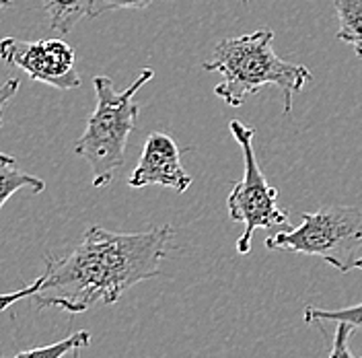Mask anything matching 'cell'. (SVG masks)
Instances as JSON below:
<instances>
[{"label":"cell","mask_w":362,"mask_h":358,"mask_svg":"<svg viewBox=\"0 0 362 358\" xmlns=\"http://www.w3.org/2000/svg\"><path fill=\"white\" fill-rule=\"evenodd\" d=\"M153 68H142L138 79L124 91L115 89L113 81L107 76L93 79L97 105L85 132L74 144V153L90 165L95 187H105L113 179V173L124 165L128 136L132 134L140 115V105L134 101V95L148 81H153Z\"/></svg>","instance_id":"3957f363"},{"label":"cell","mask_w":362,"mask_h":358,"mask_svg":"<svg viewBox=\"0 0 362 358\" xmlns=\"http://www.w3.org/2000/svg\"><path fill=\"white\" fill-rule=\"evenodd\" d=\"M243 2H249V0H243Z\"/></svg>","instance_id":"e0dca14e"},{"label":"cell","mask_w":362,"mask_h":358,"mask_svg":"<svg viewBox=\"0 0 362 358\" xmlns=\"http://www.w3.org/2000/svg\"><path fill=\"white\" fill-rule=\"evenodd\" d=\"M130 187L165 185L183 194L192 185V175L181 165V151L169 134L153 132L146 138L140 161L128 179Z\"/></svg>","instance_id":"52a82bcc"},{"label":"cell","mask_w":362,"mask_h":358,"mask_svg":"<svg viewBox=\"0 0 362 358\" xmlns=\"http://www.w3.org/2000/svg\"><path fill=\"white\" fill-rule=\"evenodd\" d=\"M274 33L257 29L241 37H226L218 42L212 58L202 68L206 72H218L223 83L214 87L216 97L226 105L239 108L251 95L266 85H276L284 99V113L293 112L294 95L313 81L307 67L284 62L272 47Z\"/></svg>","instance_id":"7a4b0ae2"},{"label":"cell","mask_w":362,"mask_h":358,"mask_svg":"<svg viewBox=\"0 0 362 358\" xmlns=\"http://www.w3.org/2000/svg\"><path fill=\"white\" fill-rule=\"evenodd\" d=\"M90 334L87 330L74 332L60 342L47 344V346H40V348H31V350H23L13 358H64L68 354H78L81 350L89 348Z\"/></svg>","instance_id":"8fae6325"},{"label":"cell","mask_w":362,"mask_h":358,"mask_svg":"<svg viewBox=\"0 0 362 358\" xmlns=\"http://www.w3.org/2000/svg\"><path fill=\"white\" fill-rule=\"evenodd\" d=\"M339 19L338 40L352 45L362 58V0H334Z\"/></svg>","instance_id":"30bf717a"},{"label":"cell","mask_w":362,"mask_h":358,"mask_svg":"<svg viewBox=\"0 0 362 358\" xmlns=\"http://www.w3.org/2000/svg\"><path fill=\"white\" fill-rule=\"evenodd\" d=\"M266 247L321 258L341 274L362 270V210L329 206L303 212L296 229L270 235Z\"/></svg>","instance_id":"277c9868"},{"label":"cell","mask_w":362,"mask_h":358,"mask_svg":"<svg viewBox=\"0 0 362 358\" xmlns=\"http://www.w3.org/2000/svg\"><path fill=\"white\" fill-rule=\"evenodd\" d=\"M327 321H336V323H348L354 330H362V303L354 307H346V309H336V311H325L319 307H305V323L307 325H323Z\"/></svg>","instance_id":"7c38bea8"},{"label":"cell","mask_w":362,"mask_h":358,"mask_svg":"<svg viewBox=\"0 0 362 358\" xmlns=\"http://www.w3.org/2000/svg\"><path fill=\"white\" fill-rule=\"evenodd\" d=\"M17 91H19V81L17 79H8V81L0 83V126H2V110L17 95Z\"/></svg>","instance_id":"9a60e30c"},{"label":"cell","mask_w":362,"mask_h":358,"mask_svg":"<svg viewBox=\"0 0 362 358\" xmlns=\"http://www.w3.org/2000/svg\"><path fill=\"white\" fill-rule=\"evenodd\" d=\"M25 187L40 194L45 190V181L21 171L17 165V158L0 153V208L6 204V200L13 194H17L19 190H25Z\"/></svg>","instance_id":"ba28073f"},{"label":"cell","mask_w":362,"mask_h":358,"mask_svg":"<svg viewBox=\"0 0 362 358\" xmlns=\"http://www.w3.org/2000/svg\"><path fill=\"white\" fill-rule=\"evenodd\" d=\"M230 134L241 146L245 171H243V179H239L233 185V190L226 198V208H228L230 221L243 223L245 226L241 237L237 239V253L247 255L251 249L253 233L257 229L284 226L288 223V214L278 206V190L272 187L259 169V163H257L255 151H253L255 130L241 124L239 120H233Z\"/></svg>","instance_id":"5b68a950"},{"label":"cell","mask_w":362,"mask_h":358,"mask_svg":"<svg viewBox=\"0 0 362 358\" xmlns=\"http://www.w3.org/2000/svg\"><path fill=\"white\" fill-rule=\"evenodd\" d=\"M173 237L169 224L144 233L90 226L70 253L45 255V272L33 284L0 294V303L11 307L21 299H31L37 309L58 307L70 315L85 313L99 303L113 305L138 282L157 278Z\"/></svg>","instance_id":"6da1fadb"},{"label":"cell","mask_w":362,"mask_h":358,"mask_svg":"<svg viewBox=\"0 0 362 358\" xmlns=\"http://www.w3.org/2000/svg\"><path fill=\"white\" fill-rule=\"evenodd\" d=\"M11 4H13V0H0V8L2 6H11Z\"/></svg>","instance_id":"2e32d148"},{"label":"cell","mask_w":362,"mask_h":358,"mask_svg":"<svg viewBox=\"0 0 362 358\" xmlns=\"http://www.w3.org/2000/svg\"><path fill=\"white\" fill-rule=\"evenodd\" d=\"M49 17V27L60 35H66L83 17H90L93 0H44Z\"/></svg>","instance_id":"9c48e42d"},{"label":"cell","mask_w":362,"mask_h":358,"mask_svg":"<svg viewBox=\"0 0 362 358\" xmlns=\"http://www.w3.org/2000/svg\"><path fill=\"white\" fill-rule=\"evenodd\" d=\"M352 332H354V328H350L348 323H338L336 334H334V340H332L329 357L327 358H362V354L361 357H354V354L350 352L348 342H350Z\"/></svg>","instance_id":"5bb4252c"},{"label":"cell","mask_w":362,"mask_h":358,"mask_svg":"<svg viewBox=\"0 0 362 358\" xmlns=\"http://www.w3.org/2000/svg\"><path fill=\"white\" fill-rule=\"evenodd\" d=\"M0 58L11 67L21 68L29 74V79L54 89L70 91L81 87V76L74 68L76 54L64 40L27 42L17 37H2Z\"/></svg>","instance_id":"8992f818"},{"label":"cell","mask_w":362,"mask_h":358,"mask_svg":"<svg viewBox=\"0 0 362 358\" xmlns=\"http://www.w3.org/2000/svg\"><path fill=\"white\" fill-rule=\"evenodd\" d=\"M155 0H93V11L90 19L110 13V11H122V8H146Z\"/></svg>","instance_id":"4fadbf2b"}]
</instances>
